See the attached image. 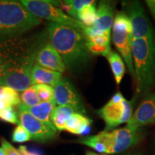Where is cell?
I'll list each match as a JSON object with an SVG mask.
<instances>
[{
    "label": "cell",
    "instance_id": "18",
    "mask_svg": "<svg viewBox=\"0 0 155 155\" xmlns=\"http://www.w3.org/2000/svg\"><path fill=\"white\" fill-rule=\"evenodd\" d=\"M92 120L83 114L74 113L65 124V131L76 135H86L90 132Z\"/></svg>",
    "mask_w": 155,
    "mask_h": 155
},
{
    "label": "cell",
    "instance_id": "7",
    "mask_svg": "<svg viewBox=\"0 0 155 155\" xmlns=\"http://www.w3.org/2000/svg\"><path fill=\"white\" fill-rule=\"evenodd\" d=\"M32 15L38 18L45 19L51 22L67 25L83 30L84 26L80 21L65 14L62 9L46 1L39 0H22L19 1Z\"/></svg>",
    "mask_w": 155,
    "mask_h": 155
},
{
    "label": "cell",
    "instance_id": "29",
    "mask_svg": "<svg viewBox=\"0 0 155 155\" xmlns=\"http://www.w3.org/2000/svg\"><path fill=\"white\" fill-rule=\"evenodd\" d=\"M87 48L92 55H102L104 57H106L111 50L110 46L101 45L89 41L87 42Z\"/></svg>",
    "mask_w": 155,
    "mask_h": 155
},
{
    "label": "cell",
    "instance_id": "23",
    "mask_svg": "<svg viewBox=\"0 0 155 155\" xmlns=\"http://www.w3.org/2000/svg\"><path fill=\"white\" fill-rule=\"evenodd\" d=\"M75 142L91 147L97 152L105 153V154L108 153L107 148L103 143L98 134L96 135L88 136V137H84L83 138L77 139Z\"/></svg>",
    "mask_w": 155,
    "mask_h": 155
},
{
    "label": "cell",
    "instance_id": "32",
    "mask_svg": "<svg viewBox=\"0 0 155 155\" xmlns=\"http://www.w3.org/2000/svg\"><path fill=\"white\" fill-rule=\"evenodd\" d=\"M146 4L155 20V0H147Z\"/></svg>",
    "mask_w": 155,
    "mask_h": 155
},
{
    "label": "cell",
    "instance_id": "31",
    "mask_svg": "<svg viewBox=\"0 0 155 155\" xmlns=\"http://www.w3.org/2000/svg\"><path fill=\"white\" fill-rule=\"evenodd\" d=\"M18 150L22 154V155H42L40 152H37V151L28 150L26 146H19Z\"/></svg>",
    "mask_w": 155,
    "mask_h": 155
},
{
    "label": "cell",
    "instance_id": "33",
    "mask_svg": "<svg viewBox=\"0 0 155 155\" xmlns=\"http://www.w3.org/2000/svg\"><path fill=\"white\" fill-rule=\"evenodd\" d=\"M6 107H7V105L6 104V103L0 98V111L3 110L4 108H5Z\"/></svg>",
    "mask_w": 155,
    "mask_h": 155
},
{
    "label": "cell",
    "instance_id": "8",
    "mask_svg": "<svg viewBox=\"0 0 155 155\" xmlns=\"http://www.w3.org/2000/svg\"><path fill=\"white\" fill-rule=\"evenodd\" d=\"M107 148V154H119L135 145L141 138L140 129L125 127L98 133Z\"/></svg>",
    "mask_w": 155,
    "mask_h": 155
},
{
    "label": "cell",
    "instance_id": "22",
    "mask_svg": "<svg viewBox=\"0 0 155 155\" xmlns=\"http://www.w3.org/2000/svg\"><path fill=\"white\" fill-rule=\"evenodd\" d=\"M94 1L91 0H65L63 2V7L73 18L76 19L78 13L83 7L94 4Z\"/></svg>",
    "mask_w": 155,
    "mask_h": 155
},
{
    "label": "cell",
    "instance_id": "6",
    "mask_svg": "<svg viewBox=\"0 0 155 155\" xmlns=\"http://www.w3.org/2000/svg\"><path fill=\"white\" fill-rule=\"evenodd\" d=\"M106 124V129L113 130L122 124L127 123L133 114L132 102L127 101L121 93L118 92L111 97L106 105L97 111Z\"/></svg>",
    "mask_w": 155,
    "mask_h": 155
},
{
    "label": "cell",
    "instance_id": "19",
    "mask_svg": "<svg viewBox=\"0 0 155 155\" xmlns=\"http://www.w3.org/2000/svg\"><path fill=\"white\" fill-rule=\"evenodd\" d=\"M76 113L72 107L68 106H55L50 116L52 124L57 131H65V124L71 116Z\"/></svg>",
    "mask_w": 155,
    "mask_h": 155
},
{
    "label": "cell",
    "instance_id": "9",
    "mask_svg": "<svg viewBox=\"0 0 155 155\" xmlns=\"http://www.w3.org/2000/svg\"><path fill=\"white\" fill-rule=\"evenodd\" d=\"M123 5L124 12L130 22L133 38L155 40V30L141 4L138 1H131Z\"/></svg>",
    "mask_w": 155,
    "mask_h": 155
},
{
    "label": "cell",
    "instance_id": "24",
    "mask_svg": "<svg viewBox=\"0 0 155 155\" xmlns=\"http://www.w3.org/2000/svg\"><path fill=\"white\" fill-rule=\"evenodd\" d=\"M32 86L35 89L41 102H55V91L53 86L46 84H36Z\"/></svg>",
    "mask_w": 155,
    "mask_h": 155
},
{
    "label": "cell",
    "instance_id": "15",
    "mask_svg": "<svg viewBox=\"0 0 155 155\" xmlns=\"http://www.w3.org/2000/svg\"><path fill=\"white\" fill-rule=\"evenodd\" d=\"M35 64L60 73L65 72L66 69L61 55L50 42L40 46L35 57Z\"/></svg>",
    "mask_w": 155,
    "mask_h": 155
},
{
    "label": "cell",
    "instance_id": "25",
    "mask_svg": "<svg viewBox=\"0 0 155 155\" xmlns=\"http://www.w3.org/2000/svg\"><path fill=\"white\" fill-rule=\"evenodd\" d=\"M0 98L6 103L7 106H11V107L14 106L17 107L21 104L18 93L9 87L4 86Z\"/></svg>",
    "mask_w": 155,
    "mask_h": 155
},
{
    "label": "cell",
    "instance_id": "16",
    "mask_svg": "<svg viewBox=\"0 0 155 155\" xmlns=\"http://www.w3.org/2000/svg\"><path fill=\"white\" fill-rule=\"evenodd\" d=\"M56 105H57L56 102L48 101L41 102L38 105L32 106V107H28V106H25L23 104H20L17 108L25 110L29 112L31 115L33 116L35 119L48 126L52 129L56 130L55 127L52 124L51 119H50V116H51L52 112Z\"/></svg>",
    "mask_w": 155,
    "mask_h": 155
},
{
    "label": "cell",
    "instance_id": "21",
    "mask_svg": "<svg viewBox=\"0 0 155 155\" xmlns=\"http://www.w3.org/2000/svg\"><path fill=\"white\" fill-rule=\"evenodd\" d=\"M97 17V9L95 3L83 7L78 13L77 19L79 20L86 28L94 26Z\"/></svg>",
    "mask_w": 155,
    "mask_h": 155
},
{
    "label": "cell",
    "instance_id": "28",
    "mask_svg": "<svg viewBox=\"0 0 155 155\" xmlns=\"http://www.w3.org/2000/svg\"><path fill=\"white\" fill-rule=\"evenodd\" d=\"M32 137L28 131L20 124L15 127L12 135V140L15 143H23L30 141Z\"/></svg>",
    "mask_w": 155,
    "mask_h": 155
},
{
    "label": "cell",
    "instance_id": "34",
    "mask_svg": "<svg viewBox=\"0 0 155 155\" xmlns=\"http://www.w3.org/2000/svg\"><path fill=\"white\" fill-rule=\"evenodd\" d=\"M86 155H107V154H97V153H95V152H89L88 151L86 153Z\"/></svg>",
    "mask_w": 155,
    "mask_h": 155
},
{
    "label": "cell",
    "instance_id": "26",
    "mask_svg": "<svg viewBox=\"0 0 155 155\" xmlns=\"http://www.w3.org/2000/svg\"><path fill=\"white\" fill-rule=\"evenodd\" d=\"M20 98L23 102L22 104L28 107L37 106L41 103L35 89L32 86L22 93Z\"/></svg>",
    "mask_w": 155,
    "mask_h": 155
},
{
    "label": "cell",
    "instance_id": "20",
    "mask_svg": "<svg viewBox=\"0 0 155 155\" xmlns=\"http://www.w3.org/2000/svg\"><path fill=\"white\" fill-rule=\"evenodd\" d=\"M106 58L108 60V63L110 64L116 83L118 85L120 84L126 72V65L123 58L119 55V53L112 50L110 51Z\"/></svg>",
    "mask_w": 155,
    "mask_h": 155
},
{
    "label": "cell",
    "instance_id": "3",
    "mask_svg": "<svg viewBox=\"0 0 155 155\" xmlns=\"http://www.w3.org/2000/svg\"><path fill=\"white\" fill-rule=\"evenodd\" d=\"M132 56L137 91L145 96L155 83V40L133 38Z\"/></svg>",
    "mask_w": 155,
    "mask_h": 155
},
{
    "label": "cell",
    "instance_id": "11",
    "mask_svg": "<svg viewBox=\"0 0 155 155\" xmlns=\"http://www.w3.org/2000/svg\"><path fill=\"white\" fill-rule=\"evenodd\" d=\"M19 124L30 134L32 139L40 143H46L55 140L57 137V130L39 121L25 110L17 108Z\"/></svg>",
    "mask_w": 155,
    "mask_h": 155
},
{
    "label": "cell",
    "instance_id": "13",
    "mask_svg": "<svg viewBox=\"0 0 155 155\" xmlns=\"http://www.w3.org/2000/svg\"><path fill=\"white\" fill-rule=\"evenodd\" d=\"M155 124V93L150 92L127 122V127L141 129L144 126Z\"/></svg>",
    "mask_w": 155,
    "mask_h": 155
},
{
    "label": "cell",
    "instance_id": "5",
    "mask_svg": "<svg viewBox=\"0 0 155 155\" xmlns=\"http://www.w3.org/2000/svg\"><path fill=\"white\" fill-rule=\"evenodd\" d=\"M40 43L35 42L30 50L19 57L6 75L3 86L23 92L31 86V72L35 63L37 53L42 45Z\"/></svg>",
    "mask_w": 155,
    "mask_h": 155
},
{
    "label": "cell",
    "instance_id": "4",
    "mask_svg": "<svg viewBox=\"0 0 155 155\" xmlns=\"http://www.w3.org/2000/svg\"><path fill=\"white\" fill-rule=\"evenodd\" d=\"M112 40L127 65L131 76L134 80L132 45L133 35L129 19L124 12H118L112 25Z\"/></svg>",
    "mask_w": 155,
    "mask_h": 155
},
{
    "label": "cell",
    "instance_id": "17",
    "mask_svg": "<svg viewBox=\"0 0 155 155\" xmlns=\"http://www.w3.org/2000/svg\"><path fill=\"white\" fill-rule=\"evenodd\" d=\"M62 78V73L45 68L35 63L31 72V86L46 84L53 88Z\"/></svg>",
    "mask_w": 155,
    "mask_h": 155
},
{
    "label": "cell",
    "instance_id": "35",
    "mask_svg": "<svg viewBox=\"0 0 155 155\" xmlns=\"http://www.w3.org/2000/svg\"><path fill=\"white\" fill-rule=\"evenodd\" d=\"M0 155H6L5 150H3L2 147H0Z\"/></svg>",
    "mask_w": 155,
    "mask_h": 155
},
{
    "label": "cell",
    "instance_id": "2",
    "mask_svg": "<svg viewBox=\"0 0 155 155\" xmlns=\"http://www.w3.org/2000/svg\"><path fill=\"white\" fill-rule=\"evenodd\" d=\"M41 23L20 2L0 0V41L21 37Z\"/></svg>",
    "mask_w": 155,
    "mask_h": 155
},
{
    "label": "cell",
    "instance_id": "10",
    "mask_svg": "<svg viewBox=\"0 0 155 155\" xmlns=\"http://www.w3.org/2000/svg\"><path fill=\"white\" fill-rule=\"evenodd\" d=\"M28 43L21 37L0 41V86H2L6 75L19 57L30 50L35 42L32 45Z\"/></svg>",
    "mask_w": 155,
    "mask_h": 155
},
{
    "label": "cell",
    "instance_id": "14",
    "mask_svg": "<svg viewBox=\"0 0 155 155\" xmlns=\"http://www.w3.org/2000/svg\"><path fill=\"white\" fill-rule=\"evenodd\" d=\"M114 19V4L111 2L101 1L97 8V17L94 26L85 27L83 31L86 38L96 34L110 33Z\"/></svg>",
    "mask_w": 155,
    "mask_h": 155
},
{
    "label": "cell",
    "instance_id": "27",
    "mask_svg": "<svg viewBox=\"0 0 155 155\" xmlns=\"http://www.w3.org/2000/svg\"><path fill=\"white\" fill-rule=\"evenodd\" d=\"M0 120L13 124H19L18 114L11 106H7L0 111Z\"/></svg>",
    "mask_w": 155,
    "mask_h": 155
},
{
    "label": "cell",
    "instance_id": "12",
    "mask_svg": "<svg viewBox=\"0 0 155 155\" xmlns=\"http://www.w3.org/2000/svg\"><path fill=\"white\" fill-rule=\"evenodd\" d=\"M55 100L58 106H68L76 113L86 114V108L81 95L71 81L62 77L61 81L54 87Z\"/></svg>",
    "mask_w": 155,
    "mask_h": 155
},
{
    "label": "cell",
    "instance_id": "36",
    "mask_svg": "<svg viewBox=\"0 0 155 155\" xmlns=\"http://www.w3.org/2000/svg\"><path fill=\"white\" fill-rule=\"evenodd\" d=\"M3 88H4V86H0V96H1V94H2V93Z\"/></svg>",
    "mask_w": 155,
    "mask_h": 155
},
{
    "label": "cell",
    "instance_id": "37",
    "mask_svg": "<svg viewBox=\"0 0 155 155\" xmlns=\"http://www.w3.org/2000/svg\"><path fill=\"white\" fill-rule=\"evenodd\" d=\"M136 155H139V154H136Z\"/></svg>",
    "mask_w": 155,
    "mask_h": 155
},
{
    "label": "cell",
    "instance_id": "30",
    "mask_svg": "<svg viewBox=\"0 0 155 155\" xmlns=\"http://www.w3.org/2000/svg\"><path fill=\"white\" fill-rule=\"evenodd\" d=\"M0 141H1L2 147L5 150L6 155H22L19 150H17L16 148L12 145L7 139H5L3 137L0 138Z\"/></svg>",
    "mask_w": 155,
    "mask_h": 155
},
{
    "label": "cell",
    "instance_id": "1",
    "mask_svg": "<svg viewBox=\"0 0 155 155\" xmlns=\"http://www.w3.org/2000/svg\"><path fill=\"white\" fill-rule=\"evenodd\" d=\"M47 32L50 42L71 73L81 72L91 61L92 55L87 48L88 40L82 30L50 22Z\"/></svg>",
    "mask_w": 155,
    "mask_h": 155
}]
</instances>
